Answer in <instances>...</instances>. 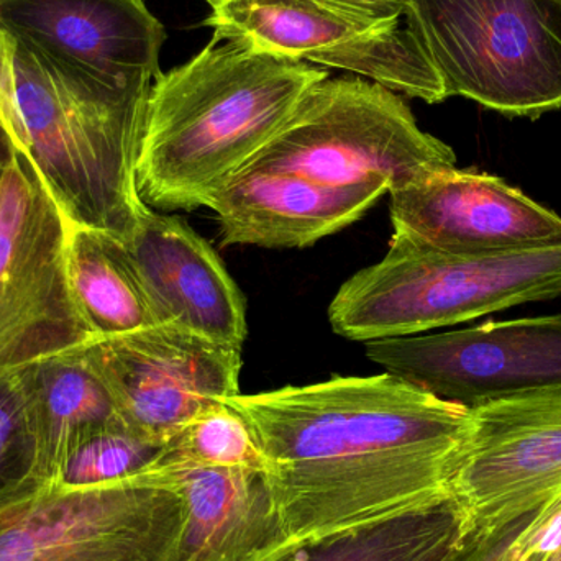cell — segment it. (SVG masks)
I'll return each mask as SVG.
<instances>
[{"mask_svg":"<svg viewBox=\"0 0 561 561\" xmlns=\"http://www.w3.org/2000/svg\"><path fill=\"white\" fill-rule=\"evenodd\" d=\"M214 39L355 72L438 104L444 81L405 22V0H206Z\"/></svg>","mask_w":561,"mask_h":561,"instance_id":"52a82bcc","label":"cell"},{"mask_svg":"<svg viewBox=\"0 0 561 561\" xmlns=\"http://www.w3.org/2000/svg\"><path fill=\"white\" fill-rule=\"evenodd\" d=\"M153 84L68 71L15 42L19 148L68 222L124 243L134 236L147 207L135 168Z\"/></svg>","mask_w":561,"mask_h":561,"instance_id":"3957f363","label":"cell"},{"mask_svg":"<svg viewBox=\"0 0 561 561\" xmlns=\"http://www.w3.org/2000/svg\"><path fill=\"white\" fill-rule=\"evenodd\" d=\"M478 524L454 493L408 513L286 547L265 561H437L467 549Z\"/></svg>","mask_w":561,"mask_h":561,"instance_id":"ac0fdd59","label":"cell"},{"mask_svg":"<svg viewBox=\"0 0 561 561\" xmlns=\"http://www.w3.org/2000/svg\"><path fill=\"white\" fill-rule=\"evenodd\" d=\"M124 245L158 323L243 346L245 299L216 250L184 220L147 206Z\"/></svg>","mask_w":561,"mask_h":561,"instance_id":"9a60e30c","label":"cell"},{"mask_svg":"<svg viewBox=\"0 0 561 561\" xmlns=\"http://www.w3.org/2000/svg\"><path fill=\"white\" fill-rule=\"evenodd\" d=\"M366 356L422 391L473 408L561 386V313L375 340Z\"/></svg>","mask_w":561,"mask_h":561,"instance_id":"8fae6325","label":"cell"},{"mask_svg":"<svg viewBox=\"0 0 561 561\" xmlns=\"http://www.w3.org/2000/svg\"><path fill=\"white\" fill-rule=\"evenodd\" d=\"M553 557H549V559H537V557H520L519 561H552Z\"/></svg>","mask_w":561,"mask_h":561,"instance_id":"83f0119b","label":"cell"},{"mask_svg":"<svg viewBox=\"0 0 561 561\" xmlns=\"http://www.w3.org/2000/svg\"><path fill=\"white\" fill-rule=\"evenodd\" d=\"M184 501L173 561H265L284 547L268 484L249 468L170 463Z\"/></svg>","mask_w":561,"mask_h":561,"instance_id":"e0dca14e","label":"cell"},{"mask_svg":"<svg viewBox=\"0 0 561 561\" xmlns=\"http://www.w3.org/2000/svg\"><path fill=\"white\" fill-rule=\"evenodd\" d=\"M3 168V167H2Z\"/></svg>","mask_w":561,"mask_h":561,"instance_id":"f546056e","label":"cell"},{"mask_svg":"<svg viewBox=\"0 0 561 561\" xmlns=\"http://www.w3.org/2000/svg\"><path fill=\"white\" fill-rule=\"evenodd\" d=\"M163 448V444L148 440L118 422L76 445L51 484L81 490L118 483L153 468Z\"/></svg>","mask_w":561,"mask_h":561,"instance_id":"44dd1931","label":"cell"},{"mask_svg":"<svg viewBox=\"0 0 561 561\" xmlns=\"http://www.w3.org/2000/svg\"><path fill=\"white\" fill-rule=\"evenodd\" d=\"M68 220L23 151L0 168V378L92 339L66 273Z\"/></svg>","mask_w":561,"mask_h":561,"instance_id":"9c48e42d","label":"cell"},{"mask_svg":"<svg viewBox=\"0 0 561 561\" xmlns=\"http://www.w3.org/2000/svg\"><path fill=\"white\" fill-rule=\"evenodd\" d=\"M170 463L266 470L249 424L227 402L204 412L164 444L157 465Z\"/></svg>","mask_w":561,"mask_h":561,"instance_id":"7402d4cb","label":"cell"},{"mask_svg":"<svg viewBox=\"0 0 561 561\" xmlns=\"http://www.w3.org/2000/svg\"><path fill=\"white\" fill-rule=\"evenodd\" d=\"M549 503L500 526H478L477 534L460 561H519L524 536Z\"/></svg>","mask_w":561,"mask_h":561,"instance_id":"cb8c5ba5","label":"cell"},{"mask_svg":"<svg viewBox=\"0 0 561 561\" xmlns=\"http://www.w3.org/2000/svg\"><path fill=\"white\" fill-rule=\"evenodd\" d=\"M474 534H477V533H474ZM471 540H473V539H471ZM471 540H470V543H471ZM470 543H468L467 549L461 550V552L457 553V556L447 557V559H442V560H437V561H460L461 559H463L465 553H467V550H468V547H470Z\"/></svg>","mask_w":561,"mask_h":561,"instance_id":"4316f807","label":"cell"},{"mask_svg":"<svg viewBox=\"0 0 561 561\" xmlns=\"http://www.w3.org/2000/svg\"><path fill=\"white\" fill-rule=\"evenodd\" d=\"M0 30L59 68L101 81L161 76L167 32L144 0H0Z\"/></svg>","mask_w":561,"mask_h":561,"instance_id":"5bb4252c","label":"cell"},{"mask_svg":"<svg viewBox=\"0 0 561 561\" xmlns=\"http://www.w3.org/2000/svg\"><path fill=\"white\" fill-rule=\"evenodd\" d=\"M448 98L507 117L561 108V0H405Z\"/></svg>","mask_w":561,"mask_h":561,"instance_id":"8992f818","label":"cell"},{"mask_svg":"<svg viewBox=\"0 0 561 561\" xmlns=\"http://www.w3.org/2000/svg\"><path fill=\"white\" fill-rule=\"evenodd\" d=\"M457 167L396 92L358 78H325L240 173H289L333 187L401 190ZM388 193V194H389Z\"/></svg>","mask_w":561,"mask_h":561,"instance_id":"5b68a950","label":"cell"},{"mask_svg":"<svg viewBox=\"0 0 561 561\" xmlns=\"http://www.w3.org/2000/svg\"><path fill=\"white\" fill-rule=\"evenodd\" d=\"M0 124L19 148V121L15 95V42L0 30ZM20 150V148H19Z\"/></svg>","mask_w":561,"mask_h":561,"instance_id":"d4e9b609","label":"cell"},{"mask_svg":"<svg viewBox=\"0 0 561 561\" xmlns=\"http://www.w3.org/2000/svg\"><path fill=\"white\" fill-rule=\"evenodd\" d=\"M183 519L164 467L81 490L43 484L0 503V561H173Z\"/></svg>","mask_w":561,"mask_h":561,"instance_id":"ba28073f","label":"cell"},{"mask_svg":"<svg viewBox=\"0 0 561 561\" xmlns=\"http://www.w3.org/2000/svg\"><path fill=\"white\" fill-rule=\"evenodd\" d=\"M227 404L265 457L283 549L447 496L471 428L470 408L389 373L237 394Z\"/></svg>","mask_w":561,"mask_h":561,"instance_id":"6da1fadb","label":"cell"},{"mask_svg":"<svg viewBox=\"0 0 561 561\" xmlns=\"http://www.w3.org/2000/svg\"><path fill=\"white\" fill-rule=\"evenodd\" d=\"M66 273L72 299L94 336L160 325L124 242L68 222Z\"/></svg>","mask_w":561,"mask_h":561,"instance_id":"ffe728a7","label":"cell"},{"mask_svg":"<svg viewBox=\"0 0 561 561\" xmlns=\"http://www.w3.org/2000/svg\"><path fill=\"white\" fill-rule=\"evenodd\" d=\"M39 444L25 371L0 378V503L43 486Z\"/></svg>","mask_w":561,"mask_h":561,"instance_id":"603a6c76","label":"cell"},{"mask_svg":"<svg viewBox=\"0 0 561 561\" xmlns=\"http://www.w3.org/2000/svg\"><path fill=\"white\" fill-rule=\"evenodd\" d=\"M16 148L15 141H13L12 135L9 134L5 127L0 124V168L9 164L10 161L15 157Z\"/></svg>","mask_w":561,"mask_h":561,"instance_id":"484cf974","label":"cell"},{"mask_svg":"<svg viewBox=\"0 0 561 561\" xmlns=\"http://www.w3.org/2000/svg\"><path fill=\"white\" fill-rule=\"evenodd\" d=\"M23 371L38 434V478L51 484L69 451L89 435L122 422L121 414L107 386L75 350Z\"/></svg>","mask_w":561,"mask_h":561,"instance_id":"d6986e66","label":"cell"},{"mask_svg":"<svg viewBox=\"0 0 561 561\" xmlns=\"http://www.w3.org/2000/svg\"><path fill=\"white\" fill-rule=\"evenodd\" d=\"M75 352L107 386L122 422L157 444L240 394L242 346L180 327L92 336Z\"/></svg>","mask_w":561,"mask_h":561,"instance_id":"30bf717a","label":"cell"},{"mask_svg":"<svg viewBox=\"0 0 561 561\" xmlns=\"http://www.w3.org/2000/svg\"><path fill=\"white\" fill-rule=\"evenodd\" d=\"M382 184L333 187L289 173H239L206 207L217 214L224 247L304 249L362 219Z\"/></svg>","mask_w":561,"mask_h":561,"instance_id":"2e32d148","label":"cell"},{"mask_svg":"<svg viewBox=\"0 0 561 561\" xmlns=\"http://www.w3.org/2000/svg\"><path fill=\"white\" fill-rule=\"evenodd\" d=\"M557 297L561 245L465 255L394 233L381 262L343 283L329 320L336 335L368 343Z\"/></svg>","mask_w":561,"mask_h":561,"instance_id":"277c9868","label":"cell"},{"mask_svg":"<svg viewBox=\"0 0 561 561\" xmlns=\"http://www.w3.org/2000/svg\"><path fill=\"white\" fill-rule=\"evenodd\" d=\"M325 78L319 66L210 39L151 88L135 168L138 196L167 213L206 207Z\"/></svg>","mask_w":561,"mask_h":561,"instance_id":"7a4b0ae2","label":"cell"},{"mask_svg":"<svg viewBox=\"0 0 561 561\" xmlns=\"http://www.w3.org/2000/svg\"><path fill=\"white\" fill-rule=\"evenodd\" d=\"M396 236L432 249L493 255L561 245V217L493 174L457 167L389 193Z\"/></svg>","mask_w":561,"mask_h":561,"instance_id":"4fadbf2b","label":"cell"},{"mask_svg":"<svg viewBox=\"0 0 561 561\" xmlns=\"http://www.w3.org/2000/svg\"><path fill=\"white\" fill-rule=\"evenodd\" d=\"M552 561H561V550L559 553H557L556 557H553V560Z\"/></svg>","mask_w":561,"mask_h":561,"instance_id":"f1b7e54d","label":"cell"},{"mask_svg":"<svg viewBox=\"0 0 561 561\" xmlns=\"http://www.w3.org/2000/svg\"><path fill=\"white\" fill-rule=\"evenodd\" d=\"M470 409V434L450 490L478 526H500L559 496L561 386Z\"/></svg>","mask_w":561,"mask_h":561,"instance_id":"7c38bea8","label":"cell"}]
</instances>
